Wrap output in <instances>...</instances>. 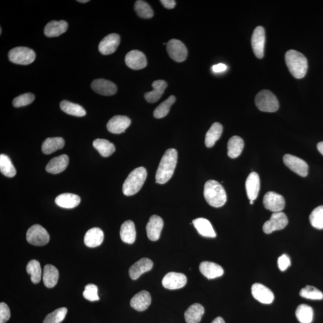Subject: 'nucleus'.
<instances>
[{
	"label": "nucleus",
	"instance_id": "cd10ccee",
	"mask_svg": "<svg viewBox=\"0 0 323 323\" xmlns=\"http://www.w3.org/2000/svg\"><path fill=\"white\" fill-rule=\"evenodd\" d=\"M193 224L201 235L207 237H216L213 226L210 221L204 218H198L193 220Z\"/></svg>",
	"mask_w": 323,
	"mask_h": 323
},
{
	"label": "nucleus",
	"instance_id": "58836bf2",
	"mask_svg": "<svg viewBox=\"0 0 323 323\" xmlns=\"http://www.w3.org/2000/svg\"><path fill=\"white\" fill-rule=\"evenodd\" d=\"M296 316L300 323H311L313 316L312 307L306 304L300 305L296 310Z\"/></svg>",
	"mask_w": 323,
	"mask_h": 323
},
{
	"label": "nucleus",
	"instance_id": "f3484780",
	"mask_svg": "<svg viewBox=\"0 0 323 323\" xmlns=\"http://www.w3.org/2000/svg\"><path fill=\"white\" fill-rule=\"evenodd\" d=\"M91 88L97 94L105 96H113L118 91L115 84L103 78L96 79L92 82Z\"/></svg>",
	"mask_w": 323,
	"mask_h": 323
},
{
	"label": "nucleus",
	"instance_id": "c85d7f7f",
	"mask_svg": "<svg viewBox=\"0 0 323 323\" xmlns=\"http://www.w3.org/2000/svg\"><path fill=\"white\" fill-rule=\"evenodd\" d=\"M80 198L77 195L72 194H62L57 196L55 202L59 207L66 208H74L80 204Z\"/></svg>",
	"mask_w": 323,
	"mask_h": 323
},
{
	"label": "nucleus",
	"instance_id": "f8f14e48",
	"mask_svg": "<svg viewBox=\"0 0 323 323\" xmlns=\"http://www.w3.org/2000/svg\"><path fill=\"white\" fill-rule=\"evenodd\" d=\"M162 283L166 289H180L186 286L187 278L185 274L171 272L165 275Z\"/></svg>",
	"mask_w": 323,
	"mask_h": 323
},
{
	"label": "nucleus",
	"instance_id": "49530a36",
	"mask_svg": "<svg viewBox=\"0 0 323 323\" xmlns=\"http://www.w3.org/2000/svg\"><path fill=\"white\" fill-rule=\"evenodd\" d=\"M35 100V96L33 94L27 93L21 95L16 97L13 101V105L15 107H24L32 103Z\"/></svg>",
	"mask_w": 323,
	"mask_h": 323
},
{
	"label": "nucleus",
	"instance_id": "79ce46f5",
	"mask_svg": "<svg viewBox=\"0 0 323 323\" xmlns=\"http://www.w3.org/2000/svg\"><path fill=\"white\" fill-rule=\"evenodd\" d=\"M135 10L141 18L150 19L153 17V11L147 3L138 0L135 3Z\"/></svg>",
	"mask_w": 323,
	"mask_h": 323
},
{
	"label": "nucleus",
	"instance_id": "b1692460",
	"mask_svg": "<svg viewBox=\"0 0 323 323\" xmlns=\"http://www.w3.org/2000/svg\"><path fill=\"white\" fill-rule=\"evenodd\" d=\"M68 164L69 157L67 155L62 154L50 160L47 165L46 170L49 173L58 174L64 172Z\"/></svg>",
	"mask_w": 323,
	"mask_h": 323
},
{
	"label": "nucleus",
	"instance_id": "e433bc0d",
	"mask_svg": "<svg viewBox=\"0 0 323 323\" xmlns=\"http://www.w3.org/2000/svg\"><path fill=\"white\" fill-rule=\"evenodd\" d=\"M60 107L63 112L69 115L83 117L87 114L86 111L83 107L66 100L62 101L60 103Z\"/></svg>",
	"mask_w": 323,
	"mask_h": 323
},
{
	"label": "nucleus",
	"instance_id": "a878e982",
	"mask_svg": "<svg viewBox=\"0 0 323 323\" xmlns=\"http://www.w3.org/2000/svg\"><path fill=\"white\" fill-rule=\"evenodd\" d=\"M68 24L65 21H52L49 22L44 28V33L48 37H58L67 30Z\"/></svg>",
	"mask_w": 323,
	"mask_h": 323
},
{
	"label": "nucleus",
	"instance_id": "f704fd0d",
	"mask_svg": "<svg viewBox=\"0 0 323 323\" xmlns=\"http://www.w3.org/2000/svg\"><path fill=\"white\" fill-rule=\"evenodd\" d=\"M64 145L65 141L61 137L48 138L43 142L42 150L44 154H49L62 149Z\"/></svg>",
	"mask_w": 323,
	"mask_h": 323
},
{
	"label": "nucleus",
	"instance_id": "3c124183",
	"mask_svg": "<svg viewBox=\"0 0 323 323\" xmlns=\"http://www.w3.org/2000/svg\"><path fill=\"white\" fill-rule=\"evenodd\" d=\"M227 68V66L224 64H218L212 66V70L215 73H219V72L226 71Z\"/></svg>",
	"mask_w": 323,
	"mask_h": 323
},
{
	"label": "nucleus",
	"instance_id": "c9c22d12",
	"mask_svg": "<svg viewBox=\"0 0 323 323\" xmlns=\"http://www.w3.org/2000/svg\"><path fill=\"white\" fill-rule=\"evenodd\" d=\"M93 146L103 157H109L115 151V145L105 139H97L94 140Z\"/></svg>",
	"mask_w": 323,
	"mask_h": 323
},
{
	"label": "nucleus",
	"instance_id": "c03bdc74",
	"mask_svg": "<svg viewBox=\"0 0 323 323\" xmlns=\"http://www.w3.org/2000/svg\"><path fill=\"white\" fill-rule=\"evenodd\" d=\"M67 311L64 307L57 309L47 315L43 323H61L65 319Z\"/></svg>",
	"mask_w": 323,
	"mask_h": 323
},
{
	"label": "nucleus",
	"instance_id": "20e7f679",
	"mask_svg": "<svg viewBox=\"0 0 323 323\" xmlns=\"http://www.w3.org/2000/svg\"><path fill=\"white\" fill-rule=\"evenodd\" d=\"M147 171L144 167H139L129 174L123 185V193L126 196L137 194L146 180Z\"/></svg>",
	"mask_w": 323,
	"mask_h": 323
},
{
	"label": "nucleus",
	"instance_id": "13d9d810",
	"mask_svg": "<svg viewBox=\"0 0 323 323\" xmlns=\"http://www.w3.org/2000/svg\"><path fill=\"white\" fill-rule=\"evenodd\" d=\"M2 28H1V34H2Z\"/></svg>",
	"mask_w": 323,
	"mask_h": 323
},
{
	"label": "nucleus",
	"instance_id": "dca6fc26",
	"mask_svg": "<svg viewBox=\"0 0 323 323\" xmlns=\"http://www.w3.org/2000/svg\"><path fill=\"white\" fill-rule=\"evenodd\" d=\"M252 293L254 298L262 303L271 304L274 300L273 292L262 284H253L252 287Z\"/></svg>",
	"mask_w": 323,
	"mask_h": 323
},
{
	"label": "nucleus",
	"instance_id": "864d4df0",
	"mask_svg": "<svg viewBox=\"0 0 323 323\" xmlns=\"http://www.w3.org/2000/svg\"><path fill=\"white\" fill-rule=\"evenodd\" d=\"M317 149L319 153L323 155V141L319 142L317 144Z\"/></svg>",
	"mask_w": 323,
	"mask_h": 323
},
{
	"label": "nucleus",
	"instance_id": "8fccbe9b",
	"mask_svg": "<svg viewBox=\"0 0 323 323\" xmlns=\"http://www.w3.org/2000/svg\"><path fill=\"white\" fill-rule=\"evenodd\" d=\"M278 266L281 271H285L290 267L291 261L289 256L284 254L278 259Z\"/></svg>",
	"mask_w": 323,
	"mask_h": 323
},
{
	"label": "nucleus",
	"instance_id": "a19ab883",
	"mask_svg": "<svg viewBox=\"0 0 323 323\" xmlns=\"http://www.w3.org/2000/svg\"><path fill=\"white\" fill-rule=\"evenodd\" d=\"M176 98L174 96H172L164 101L163 103H162L154 111L153 115L154 118L161 119L166 117L169 114L171 107L176 102Z\"/></svg>",
	"mask_w": 323,
	"mask_h": 323
},
{
	"label": "nucleus",
	"instance_id": "2f4dec72",
	"mask_svg": "<svg viewBox=\"0 0 323 323\" xmlns=\"http://www.w3.org/2000/svg\"><path fill=\"white\" fill-rule=\"evenodd\" d=\"M204 312V308L201 304H193L185 313V320L187 323H199L201 321Z\"/></svg>",
	"mask_w": 323,
	"mask_h": 323
},
{
	"label": "nucleus",
	"instance_id": "9b49d317",
	"mask_svg": "<svg viewBox=\"0 0 323 323\" xmlns=\"http://www.w3.org/2000/svg\"><path fill=\"white\" fill-rule=\"evenodd\" d=\"M264 205L267 210L277 213L284 210L286 202L283 196L274 192H269L264 196Z\"/></svg>",
	"mask_w": 323,
	"mask_h": 323
},
{
	"label": "nucleus",
	"instance_id": "6e6552de",
	"mask_svg": "<svg viewBox=\"0 0 323 323\" xmlns=\"http://www.w3.org/2000/svg\"><path fill=\"white\" fill-rule=\"evenodd\" d=\"M289 223L286 214L283 212H277L272 214L270 219L266 221L263 230L265 233L270 234L274 231L284 229Z\"/></svg>",
	"mask_w": 323,
	"mask_h": 323
},
{
	"label": "nucleus",
	"instance_id": "603ef678",
	"mask_svg": "<svg viewBox=\"0 0 323 323\" xmlns=\"http://www.w3.org/2000/svg\"><path fill=\"white\" fill-rule=\"evenodd\" d=\"M160 3L165 8L169 9H174L176 5V2L174 0H162Z\"/></svg>",
	"mask_w": 323,
	"mask_h": 323
},
{
	"label": "nucleus",
	"instance_id": "4c0bfd02",
	"mask_svg": "<svg viewBox=\"0 0 323 323\" xmlns=\"http://www.w3.org/2000/svg\"><path fill=\"white\" fill-rule=\"evenodd\" d=\"M27 272L30 275L31 280L34 284L39 283L42 278V270L39 261L36 260L28 262Z\"/></svg>",
	"mask_w": 323,
	"mask_h": 323
},
{
	"label": "nucleus",
	"instance_id": "7c9ffc66",
	"mask_svg": "<svg viewBox=\"0 0 323 323\" xmlns=\"http://www.w3.org/2000/svg\"><path fill=\"white\" fill-rule=\"evenodd\" d=\"M120 236L123 242L129 245L135 242L136 230L134 223L131 220L125 221L120 227Z\"/></svg>",
	"mask_w": 323,
	"mask_h": 323
},
{
	"label": "nucleus",
	"instance_id": "1a4fd4ad",
	"mask_svg": "<svg viewBox=\"0 0 323 323\" xmlns=\"http://www.w3.org/2000/svg\"><path fill=\"white\" fill-rule=\"evenodd\" d=\"M167 49L171 58L176 62L185 61L188 56V50L180 40H170L167 44Z\"/></svg>",
	"mask_w": 323,
	"mask_h": 323
},
{
	"label": "nucleus",
	"instance_id": "37998d69",
	"mask_svg": "<svg viewBox=\"0 0 323 323\" xmlns=\"http://www.w3.org/2000/svg\"><path fill=\"white\" fill-rule=\"evenodd\" d=\"M311 225L317 229H323V205L319 206L309 215Z\"/></svg>",
	"mask_w": 323,
	"mask_h": 323
},
{
	"label": "nucleus",
	"instance_id": "c756f323",
	"mask_svg": "<svg viewBox=\"0 0 323 323\" xmlns=\"http://www.w3.org/2000/svg\"><path fill=\"white\" fill-rule=\"evenodd\" d=\"M59 271L52 265H46L44 267L43 281L44 286L47 288H53L58 283Z\"/></svg>",
	"mask_w": 323,
	"mask_h": 323
},
{
	"label": "nucleus",
	"instance_id": "412c9836",
	"mask_svg": "<svg viewBox=\"0 0 323 323\" xmlns=\"http://www.w3.org/2000/svg\"><path fill=\"white\" fill-rule=\"evenodd\" d=\"M151 302L150 294L147 291L142 290L132 297L130 302V305L136 311L142 312L145 311L148 308Z\"/></svg>",
	"mask_w": 323,
	"mask_h": 323
},
{
	"label": "nucleus",
	"instance_id": "5fc2aeb1",
	"mask_svg": "<svg viewBox=\"0 0 323 323\" xmlns=\"http://www.w3.org/2000/svg\"><path fill=\"white\" fill-rule=\"evenodd\" d=\"M211 323H225V322L222 318L218 316V317L215 318Z\"/></svg>",
	"mask_w": 323,
	"mask_h": 323
},
{
	"label": "nucleus",
	"instance_id": "de8ad7c7",
	"mask_svg": "<svg viewBox=\"0 0 323 323\" xmlns=\"http://www.w3.org/2000/svg\"><path fill=\"white\" fill-rule=\"evenodd\" d=\"M98 291V289L96 285L89 284L85 287L83 295L85 299L91 302L97 301L100 300Z\"/></svg>",
	"mask_w": 323,
	"mask_h": 323
},
{
	"label": "nucleus",
	"instance_id": "ddd939ff",
	"mask_svg": "<svg viewBox=\"0 0 323 323\" xmlns=\"http://www.w3.org/2000/svg\"><path fill=\"white\" fill-rule=\"evenodd\" d=\"M265 43V31L264 28H256L252 37V46L253 52L259 59L264 58Z\"/></svg>",
	"mask_w": 323,
	"mask_h": 323
},
{
	"label": "nucleus",
	"instance_id": "423d86ee",
	"mask_svg": "<svg viewBox=\"0 0 323 323\" xmlns=\"http://www.w3.org/2000/svg\"><path fill=\"white\" fill-rule=\"evenodd\" d=\"M36 55L34 50L27 47H17L9 52V59L14 64L27 65L31 64L36 59Z\"/></svg>",
	"mask_w": 323,
	"mask_h": 323
},
{
	"label": "nucleus",
	"instance_id": "09e8293b",
	"mask_svg": "<svg viewBox=\"0 0 323 323\" xmlns=\"http://www.w3.org/2000/svg\"><path fill=\"white\" fill-rule=\"evenodd\" d=\"M11 311L5 302L0 303V323H5L11 318Z\"/></svg>",
	"mask_w": 323,
	"mask_h": 323
},
{
	"label": "nucleus",
	"instance_id": "a18cd8bd",
	"mask_svg": "<svg viewBox=\"0 0 323 323\" xmlns=\"http://www.w3.org/2000/svg\"><path fill=\"white\" fill-rule=\"evenodd\" d=\"M300 296L307 299H323L322 291L311 286H306L300 290Z\"/></svg>",
	"mask_w": 323,
	"mask_h": 323
},
{
	"label": "nucleus",
	"instance_id": "a211bd4d",
	"mask_svg": "<svg viewBox=\"0 0 323 323\" xmlns=\"http://www.w3.org/2000/svg\"><path fill=\"white\" fill-rule=\"evenodd\" d=\"M131 120L125 116H116L113 117L107 124L108 131L113 134H119L124 132L130 125Z\"/></svg>",
	"mask_w": 323,
	"mask_h": 323
},
{
	"label": "nucleus",
	"instance_id": "4d7b16f0",
	"mask_svg": "<svg viewBox=\"0 0 323 323\" xmlns=\"http://www.w3.org/2000/svg\"><path fill=\"white\" fill-rule=\"evenodd\" d=\"M250 202L251 205L254 204V201H250Z\"/></svg>",
	"mask_w": 323,
	"mask_h": 323
},
{
	"label": "nucleus",
	"instance_id": "aec40b11",
	"mask_svg": "<svg viewBox=\"0 0 323 323\" xmlns=\"http://www.w3.org/2000/svg\"><path fill=\"white\" fill-rule=\"evenodd\" d=\"M153 262L148 258H142L132 265L129 269L130 278L133 280H137L142 274L150 271L153 268Z\"/></svg>",
	"mask_w": 323,
	"mask_h": 323
},
{
	"label": "nucleus",
	"instance_id": "72a5a7b5",
	"mask_svg": "<svg viewBox=\"0 0 323 323\" xmlns=\"http://www.w3.org/2000/svg\"><path fill=\"white\" fill-rule=\"evenodd\" d=\"M223 132V126L220 123L215 122L208 130L205 136V145L207 147H212L217 140H219Z\"/></svg>",
	"mask_w": 323,
	"mask_h": 323
},
{
	"label": "nucleus",
	"instance_id": "5701e85b",
	"mask_svg": "<svg viewBox=\"0 0 323 323\" xmlns=\"http://www.w3.org/2000/svg\"><path fill=\"white\" fill-rule=\"evenodd\" d=\"M261 188V182L258 173L252 172L249 174L246 182L247 194L250 201H255L258 198Z\"/></svg>",
	"mask_w": 323,
	"mask_h": 323
},
{
	"label": "nucleus",
	"instance_id": "f257e3e1",
	"mask_svg": "<svg viewBox=\"0 0 323 323\" xmlns=\"http://www.w3.org/2000/svg\"><path fill=\"white\" fill-rule=\"evenodd\" d=\"M178 153L174 148H170L165 152L156 174L157 183L164 185L169 181L175 171Z\"/></svg>",
	"mask_w": 323,
	"mask_h": 323
},
{
	"label": "nucleus",
	"instance_id": "393cba45",
	"mask_svg": "<svg viewBox=\"0 0 323 323\" xmlns=\"http://www.w3.org/2000/svg\"><path fill=\"white\" fill-rule=\"evenodd\" d=\"M104 237L103 231L100 228H92L85 234L84 243L88 248H97L103 243Z\"/></svg>",
	"mask_w": 323,
	"mask_h": 323
},
{
	"label": "nucleus",
	"instance_id": "7ed1b4c3",
	"mask_svg": "<svg viewBox=\"0 0 323 323\" xmlns=\"http://www.w3.org/2000/svg\"><path fill=\"white\" fill-rule=\"evenodd\" d=\"M286 65L290 73L297 79L305 77L308 70V61L302 53L290 50L285 55Z\"/></svg>",
	"mask_w": 323,
	"mask_h": 323
},
{
	"label": "nucleus",
	"instance_id": "9d476101",
	"mask_svg": "<svg viewBox=\"0 0 323 323\" xmlns=\"http://www.w3.org/2000/svg\"><path fill=\"white\" fill-rule=\"evenodd\" d=\"M284 163L299 176L305 177L308 174V166L305 161L291 154H286L283 157Z\"/></svg>",
	"mask_w": 323,
	"mask_h": 323
},
{
	"label": "nucleus",
	"instance_id": "2eb2a0df",
	"mask_svg": "<svg viewBox=\"0 0 323 323\" xmlns=\"http://www.w3.org/2000/svg\"><path fill=\"white\" fill-rule=\"evenodd\" d=\"M120 38L118 34H111L101 41L99 51L104 55H109L116 51L119 46Z\"/></svg>",
	"mask_w": 323,
	"mask_h": 323
},
{
	"label": "nucleus",
	"instance_id": "473e14b6",
	"mask_svg": "<svg viewBox=\"0 0 323 323\" xmlns=\"http://www.w3.org/2000/svg\"><path fill=\"white\" fill-rule=\"evenodd\" d=\"M245 146V142L239 136L231 137L227 143V154L230 158L235 159L240 156Z\"/></svg>",
	"mask_w": 323,
	"mask_h": 323
},
{
	"label": "nucleus",
	"instance_id": "0eeeda50",
	"mask_svg": "<svg viewBox=\"0 0 323 323\" xmlns=\"http://www.w3.org/2000/svg\"><path fill=\"white\" fill-rule=\"evenodd\" d=\"M27 240L30 245L43 246L49 242L50 236L47 230L40 224H34L28 230Z\"/></svg>",
	"mask_w": 323,
	"mask_h": 323
},
{
	"label": "nucleus",
	"instance_id": "ea45409f",
	"mask_svg": "<svg viewBox=\"0 0 323 323\" xmlns=\"http://www.w3.org/2000/svg\"><path fill=\"white\" fill-rule=\"evenodd\" d=\"M0 171L3 175L11 178L17 174V170L13 165L12 161L7 155H0Z\"/></svg>",
	"mask_w": 323,
	"mask_h": 323
},
{
	"label": "nucleus",
	"instance_id": "f03ea898",
	"mask_svg": "<svg viewBox=\"0 0 323 323\" xmlns=\"http://www.w3.org/2000/svg\"><path fill=\"white\" fill-rule=\"evenodd\" d=\"M205 200L212 207L219 208L226 204L227 195L222 185L215 180H208L204 186Z\"/></svg>",
	"mask_w": 323,
	"mask_h": 323
},
{
	"label": "nucleus",
	"instance_id": "39448f33",
	"mask_svg": "<svg viewBox=\"0 0 323 323\" xmlns=\"http://www.w3.org/2000/svg\"><path fill=\"white\" fill-rule=\"evenodd\" d=\"M255 103L262 112L273 113L279 109V103L275 95L268 90L260 92L255 98Z\"/></svg>",
	"mask_w": 323,
	"mask_h": 323
},
{
	"label": "nucleus",
	"instance_id": "4468645a",
	"mask_svg": "<svg viewBox=\"0 0 323 323\" xmlns=\"http://www.w3.org/2000/svg\"><path fill=\"white\" fill-rule=\"evenodd\" d=\"M125 63L129 68L135 70L144 68L147 64L144 54L137 50H131L126 54Z\"/></svg>",
	"mask_w": 323,
	"mask_h": 323
},
{
	"label": "nucleus",
	"instance_id": "6ab92c4d",
	"mask_svg": "<svg viewBox=\"0 0 323 323\" xmlns=\"http://www.w3.org/2000/svg\"><path fill=\"white\" fill-rule=\"evenodd\" d=\"M163 227L164 221L162 218L156 215H152L146 226L148 239L152 241L159 239Z\"/></svg>",
	"mask_w": 323,
	"mask_h": 323
},
{
	"label": "nucleus",
	"instance_id": "6e6d98bb",
	"mask_svg": "<svg viewBox=\"0 0 323 323\" xmlns=\"http://www.w3.org/2000/svg\"><path fill=\"white\" fill-rule=\"evenodd\" d=\"M79 3H88L90 1L89 0H84V1H82V0H80V1H77Z\"/></svg>",
	"mask_w": 323,
	"mask_h": 323
},
{
	"label": "nucleus",
	"instance_id": "bb28decb",
	"mask_svg": "<svg viewBox=\"0 0 323 323\" xmlns=\"http://www.w3.org/2000/svg\"><path fill=\"white\" fill-rule=\"evenodd\" d=\"M153 90L145 93L144 97L148 103H154L159 100L167 87V83L163 80L154 81L152 84Z\"/></svg>",
	"mask_w": 323,
	"mask_h": 323
},
{
	"label": "nucleus",
	"instance_id": "4be33fe9",
	"mask_svg": "<svg viewBox=\"0 0 323 323\" xmlns=\"http://www.w3.org/2000/svg\"><path fill=\"white\" fill-rule=\"evenodd\" d=\"M199 271L209 280L220 277L224 274L223 269L221 266L211 262H202L199 265Z\"/></svg>",
	"mask_w": 323,
	"mask_h": 323
}]
</instances>
